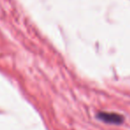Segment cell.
Segmentation results:
<instances>
[{
	"label": "cell",
	"instance_id": "1",
	"mask_svg": "<svg viewBox=\"0 0 130 130\" xmlns=\"http://www.w3.org/2000/svg\"><path fill=\"white\" fill-rule=\"evenodd\" d=\"M97 118L101 120L112 124H120L123 122L122 116L112 112H100L97 114Z\"/></svg>",
	"mask_w": 130,
	"mask_h": 130
}]
</instances>
